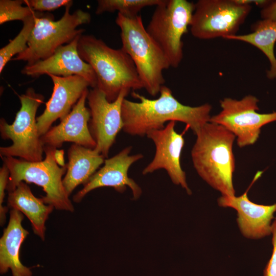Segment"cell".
<instances>
[{
    "mask_svg": "<svg viewBox=\"0 0 276 276\" xmlns=\"http://www.w3.org/2000/svg\"><path fill=\"white\" fill-rule=\"evenodd\" d=\"M159 96L149 99L135 93L134 102L125 98L122 105L123 131L131 135L143 136L154 130L165 127L167 122L175 121L185 123L196 134L211 117L212 106L204 104L197 106L184 105L173 95L171 90L162 86Z\"/></svg>",
    "mask_w": 276,
    "mask_h": 276,
    "instance_id": "6da1fadb",
    "label": "cell"
},
{
    "mask_svg": "<svg viewBox=\"0 0 276 276\" xmlns=\"http://www.w3.org/2000/svg\"><path fill=\"white\" fill-rule=\"evenodd\" d=\"M195 135L191 155L197 173L221 195H235L233 181L235 136L222 126L211 122Z\"/></svg>",
    "mask_w": 276,
    "mask_h": 276,
    "instance_id": "7a4b0ae2",
    "label": "cell"
},
{
    "mask_svg": "<svg viewBox=\"0 0 276 276\" xmlns=\"http://www.w3.org/2000/svg\"><path fill=\"white\" fill-rule=\"evenodd\" d=\"M78 52L82 59L93 68L97 87L109 102L116 100L124 89L143 88L133 62L122 49H112L93 35L82 34Z\"/></svg>",
    "mask_w": 276,
    "mask_h": 276,
    "instance_id": "3957f363",
    "label": "cell"
},
{
    "mask_svg": "<svg viewBox=\"0 0 276 276\" xmlns=\"http://www.w3.org/2000/svg\"><path fill=\"white\" fill-rule=\"evenodd\" d=\"M116 23L121 30V49L133 62L143 88L156 96L165 82L163 71L170 67L167 57L147 32L140 15L118 13Z\"/></svg>",
    "mask_w": 276,
    "mask_h": 276,
    "instance_id": "277c9868",
    "label": "cell"
},
{
    "mask_svg": "<svg viewBox=\"0 0 276 276\" xmlns=\"http://www.w3.org/2000/svg\"><path fill=\"white\" fill-rule=\"evenodd\" d=\"M57 149L44 146L45 158L40 162H29L14 157H1L9 169L10 175L7 190L15 189L21 181L33 183L42 188L45 195L41 197L44 203L59 210L73 212L74 207L62 182L66 172V164L59 166L55 158Z\"/></svg>",
    "mask_w": 276,
    "mask_h": 276,
    "instance_id": "5b68a950",
    "label": "cell"
},
{
    "mask_svg": "<svg viewBox=\"0 0 276 276\" xmlns=\"http://www.w3.org/2000/svg\"><path fill=\"white\" fill-rule=\"evenodd\" d=\"M72 6L71 4L65 7L63 16L56 21L52 14L38 12L35 16L34 26L27 48L12 60L25 61L27 65L33 64L48 58L60 47L82 35L84 29L77 28L89 23L90 14L81 9L71 14Z\"/></svg>",
    "mask_w": 276,
    "mask_h": 276,
    "instance_id": "8992f818",
    "label": "cell"
},
{
    "mask_svg": "<svg viewBox=\"0 0 276 276\" xmlns=\"http://www.w3.org/2000/svg\"><path fill=\"white\" fill-rule=\"evenodd\" d=\"M18 98L21 107L13 123L8 124L3 118L0 120L1 137L12 142L11 146L0 147L1 157H19L32 162L41 161L44 145L38 132L36 114L44 97L33 88L29 87Z\"/></svg>",
    "mask_w": 276,
    "mask_h": 276,
    "instance_id": "52a82bcc",
    "label": "cell"
},
{
    "mask_svg": "<svg viewBox=\"0 0 276 276\" xmlns=\"http://www.w3.org/2000/svg\"><path fill=\"white\" fill-rule=\"evenodd\" d=\"M194 3L187 0H163L155 6L146 28L162 50L170 67H177L183 58V35L187 33Z\"/></svg>",
    "mask_w": 276,
    "mask_h": 276,
    "instance_id": "ba28073f",
    "label": "cell"
},
{
    "mask_svg": "<svg viewBox=\"0 0 276 276\" xmlns=\"http://www.w3.org/2000/svg\"><path fill=\"white\" fill-rule=\"evenodd\" d=\"M251 9L250 5L237 0H199L194 4L191 33L200 39L236 35Z\"/></svg>",
    "mask_w": 276,
    "mask_h": 276,
    "instance_id": "9c48e42d",
    "label": "cell"
},
{
    "mask_svg": "<svg viewBox=\"0 0 276 276\" xmlns=\"http://www.w3.org/2000/svg\"><path fill=\"white\" fill-rule=\"evenodd\" d=\"M259 99L248 95L240 100L225 98L220 100L221 110L211 117L210 122L220 125L236 137L240 148L255 144L261 128L276 121V111L260 113Z\"/></svg>",
    "mask_w": 276,
    "mask_h": 276,
    "instance_id": "30bf717a",
    "label": "cell"
},
{
    "mask_svg": "<svg viewBox=\"0 0 276 276\" xmlns=\"http://www.w3.org/2000/svg\"><path fill=\"white\" fill-rule=\"evenodd\" d=\"M130 91L123 90L116 100L109 102L97 87L88 91L87 99L90 112L89 128L95 141L94 148L107 158L119 132L123 129L122 105Z\"/></svg>",
    "mask_w": 276,
    "mask_h": 276,
    "instance_id": "8fae6325",
    "label": "cell"
},
{
    "mask_svg": "<svg viewBox=\"0 0 276 276\" xmlns=\"http://www.w3.org/2000/svg\"><path fill=\"white\" fill-rule=\"evenodd\" d=\"M176 122L170 121L161 129L151 130L146 135L155 146V153L152 160L143 169L146 175L156 170L165 169L172 182L180 185L189 195L192 194L185 172L180 165V155L185 144L182 134L177 133L175 126Z\"/></svg>",
    "mask_w": 276,
    "mask_h": 276,
    "instance_id": "7c38bea8",
    "label": "cell"
},
{
    "mask_svg": "<svg viewBox=\"0 0 276 276\" xmlns=\"http://www.w3.org/2000/svg\"><path fill=\"white\" fill-rule=\"evenodd\" d=\"M131 149V146L127 147L114 156L105 159L104 166L83 185V188L73 196V201L79 202L91 191L104 187H112L120 193L124 192L128 187L133 198L138 199L142 194V189L128 176V171L133 164L143 158V155H130Z\"/></svg>",
    "mask_w": 276,
    "mask_h": 276,
    "instance_id": "4fadbf2b",
    "label": "cell"
},
{
    "mask_svg": "<svg viewBox=\"0 0 276 276\" xmlns=\"http://www.w3.org/2000/svg\"><path fill=\"white\" fill-rule=\"evenodd\" d=\"M258 171L248 189L239 196L221 195L217 200L219 206L231 208L237 212V222L242 235L247 238L259 239L271 234V225L276 212V203L262 205L250 200L247 192L261 175Z\"/></svg>",
    "mask_w": 276,
    "mask_h": 276,
    "instance_id": "5bb4252c",
    "label": "cell"
},
{
    "mask_svg": "<svg viewBox=\"0 0 276 276\" xmlns=\"http://www.w3.org/2000/svg\"><path fill=\"white\" fill-rule=\"evenodd\" d=\"M81 35L77 36L69 43L60 47L48 58L26 65L21 73L34 78L44 74L63 77L78 75L84 78L92 88L97 87V78L93 68L82 59L78 52V42Z\"/></svg>",
    "mask_w": 276,
    "mask_h": 276,
    "instance_id": "9a60e30c",
    "label": "cell"
},
{
    "mask_svg": "<svg viewBox=\"0 0 276 276\" xmlns=\"http://www.w3.org/2000/svg\"><path fill=\"white\" fill-rule=\"evenodd\" d=\"M53 82L52 95L45 104L43 113L37 117L39 135L44 134L57 119L65 118L71 111L83 93L90 86L82 77L73 75L60 77L48 75Z\"/></svg>",
    "mask_w": 276,
    "mask_h": 276,
    "instance_id": "2e32d148",
    "label": "cell"
},
{
    "mask_svg": "<svg viewBox=\"0 0 276 276\" xmlns=\"http://www.w3.org/2000/svg\"><path fill=\"white\" fill-rule=\"evenodd\" d=\"M88 89L82 94L70 113L60 123L51 127L41 140L44 146L55 148L65 142H72L85 147L94 149L96 143L89 130L90 112L85 106Z\"/></svg>",
    "mask_w": 276,
    "mask_h": 276,
    "instance_id": "e0dca14e",
    "label": "cell"
},
{
    "mask_svg": "<svg viewBox=\"0 0 276 276\" xmlns=\"http://www.w3.org/2000/svg\"><path fill=\"white\" fill-rule=\"evenodd\" d=\"M24 215L20 211L11 209L7 227L0 239V272L11 270L13 276H32L30 268L24 266L19 259L20 247L29 234L22 226Z\"/></svg>",
    "mask_w": 276,
    "mask_h": 276,
    "instance_id": "ac0fdd59",
    "label": "cell"
},
{
    "mask_svg": "<svg viewBox=\"0 0 276 276\" xmlns=\"http://www.w3.org/2000/svg\"><path fill=\"white\" fill-rule=\"evenodd\" d=\"M67 154L66 173L62 182L70 196L77 186L85 184L96 172L105 158L95 149L76 144L71 146Z\"/></svg>",
    "mask_w": 276,
    "mask_h": 276,
    "instance_id": "d6986e66",
    "label": "cell"
},
{
    "mask_svg": "<svg viewBox=\"0 0 276 276\" xmlns=\"http://www.w3.org/2000/svg\"><path fill=\"white\" fill-rule=\"evenodd\" d=\"M8 205L26 215L34 233L44 240L45 223L54 208L52 205H47L41 198L35 197L29 186L21 181L14 190L8 192Z\"/></svg>",
    "mask_w": 276,
    "mask_h": 276,
    "instance_id": "ffe728a7",
    "label": "cell"
},
{
    "mask_svg": "<svg viewBox=\"0 0 276 276\" xmlns=\"http://www.w3.org/2000/svg\"><path fill=\"white\" fill-rule=\"evenodd\" d=\"M252 32L247 34L234 35L224 38L249 43L261 50L267 57L270 68L266 72L267 77L276 78V58L274 47L276 42V21L268 19L257 21L251 26Z\"/></svg>",
    "mask_w": 276,
    "mask_h": 276,
    "instance_id": "44dd1931",
    "label": "cell"
},
{
    "mask_svg": "<svg viewBox=\"0 0 276 276\" xmlns=\"http://www.w3.org/2000/svg\"><path fill=\"white\" fill-rule=\"evenodd\" d=\"M163 0H99L96 14L99 15L104 12L118 11L126 17L138 15L144 8L156 6Z\"/></svg>",
    "mask_w": 276,
    "mask_h": 276,
    "instance_id": "7402d4cb",
    "label": "cell"
},
{
    "mask_svg": "<svg viewBox=\"0 0 276 276\" xmlns=\"http://www.w3.org/2000/svg\"><path fill=\"white\" fill-rule=\"evenodd\" d=\"M38 12L37 13V14ZM32 16L23 22V26L17 36L0 50V73L7 63L15 55L25 51L34 26L35 16Z\"/></svg>",
    "mask_w": 276,
    "mask_h": 276,
    "instance_id": "603a6c76",
    "label": "cell"
},
{
    "mask_svg": "<svg viewBox=\"0 0 276 276\" xmlns=\"http://www.w3.org/2000/svg\"><path fill=\"white\" fill-rule=\"evenodd\" d=\"M23 0L0 1V24L13 20L22 22L35 15L38 12L26 6Z\"/></svg>",
    "mask_w": 276,
    "mask_h": 276,
    "instance_id": "cb8c5ba5",
    "label": "cell"
},
{
    "mask_svg": "<svg viewBox=\"0 0 276 276\" xmlns=\"http://www.w3.org/2000/svg\"><path fill=\"white\" fill-rule=\"evenodd\" d=\"M71 0H24V4L36 12L52 11L73 4Z\"/></svg>",
    "mask_w": 276,
    "mask_h": 276,
    "instance_id": "d4e9b609",
    "label": "cell"
},
{
    "mask_svg": "<svg viewBox=\"0 0 276 276\" xmlns=\"http://www.w3.org/2000/svg\"><path fill=\"white\" fill-rule=\"evenodd\" d=\"M10 172L7 166L3 164L0 169V222L1 226H3L6 221V213L8 209L4 206L3 204L5 195V191L7 190L8 183Z\"/></svg>",
    "mask_w": 276,
    "mask_h": 276,
    "instance_id": "484cf974",
    "label": "cell"
},
{
    "mask_svg": "<svg viewBox=\"0 0 276 276\" xmlns=\"http://www.w3.org/2000/svg\"><path fill=\"white\" fill-rule=\"evenodd\" d=\"M272 251L263 271V276H276V218L271 225Z\"/></svg>",
    "mask_w": 276,
    "mask_h": 276,
    "instance_id": "4316f807",
    "label": "cell"
},
{
    "mask_svg": "<svg viewBox=\"0 0 276 276\" xmlns=\"http://www.w3.org/2000/svg\"><path fill=\"white\" fill-rule=\"evenodd\" d=\"M260 14L262 19L276 21V1H271L268 5L262 8Z\"/></svg>",
    "mask_w": 276,
    "mask_h": 276,
    "instance_id": "83f0119b",
    "label": "cell"
},
{
    "mask_svg": "<svg viewBox=\"0 0 276 276\" xmlns=\"http://www.w3.org/2000/svg\"><path fill=\"white\" fill-rule=\"evenodd\" d=\"M55 158L59 166L64 167L66 165L64 163V151L63 150L56 149L55 150Z\"/></svg>",
    "mask_w": 276,
    "mask_h": 276,
    "instance_id": "f1b7e54d",
    "label": "cell"
}]
</instances>
